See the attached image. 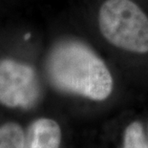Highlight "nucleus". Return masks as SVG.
Masks as SVG:
<instances>
[{"instance_id":"obj_3","label":"nucleus","mask_w":148,"mask_h":148,"mask_svg":"<svg viewBox=\"0 0 148 148\" xmlns=\"http://www.w3.org/2000/svg\"><path fill=\"white\" fill-rule=\"evenodd\" d=\"M40 97L36 71L14 59L0 61V104L10 108L30 109Z\"/></svg>"},{"instance_id":"obj_5","label":"nucleus","mask_w":148,"mask_h":148,"mask_svg":"<svg viewBox=\"0 0 148 148\" xmlns=\"http://www.w3.org/2000/svg\"><path fill=\"white\" fill-rule=\"evenodd\" d=\"M25 134L19 124L7 122L0 126V148H24Z\"/></svg>"},{"instance_id":"obj_6","label":"nucleus","mask_w":148,"mask_h":148,"mask_svg":"<svg viewBox=\"0 0 148 148\" xmlns=\"http://www.w3.org/2000/svg\"><path fill=\"white\" fill-rule=\"evenodd\" d=\"M123 148H148L143 129L140 122H133L126 128L123 138Z\"/></svg>"},{"instance_id":"obj_2","label":"nucleus","mask_w":148,"mask_h":148,"mask_svg":"<svg viewBox=\"0 0 148 148\" xmlns=\"http://www.w3.org/2000/svg\"><path fill=\"white\" fill-rule=\"evenodd\" d=\"M100 32L110 43L129 52H148V17L131 0H106L99 9Z\"/></svg>"},{"instance_id":"obj_4","label":"nucleus","mask_w":148,"mask_h":148,"mask_svg":"<svg viewBox=\"0 0 148 148\" xmlns=\"http://www.w3.org/2000/svg\"><path fill=\"white\" fill-rule=\"evenodd\" d=\"M61 129L51 119H38L33 121L25 134L24 148H59Z\"/></svg>"},{"instance_id":"obj_1","label":"nucleus","mask_w":148,"mask_h":148,"mask_svg":"<svg viewBox=\"0 0 148 148\" xmlns=\"http://www.w3.org/2000/svg\"><path fill=\"white\" fill-rule=\"evenodd\" d=\"M47 73L51 82L64 92L94 100H103L112 93L113 78L105 63L79 41L56 44L47 60Z\"/></svg>"}]
</instances>
